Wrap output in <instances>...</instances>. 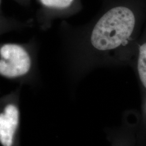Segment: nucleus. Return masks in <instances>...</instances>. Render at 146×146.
<instances>
[{
    "label": "nucleus",
    "instance_id": "obj_1",
    "mask_svg": "<svg viewBox=\"0 0 146 146\" xmlns=\"http://www.w3.org/2000/svg\"><path fill=\"white\" fill-rule=\"evenodd\" d=\"M135 18L130 9L117 6L100 18L92 30L91 43L96 50L107 51L127 43L134 30Z\"/></svg>",
    "mask_w": 146,
    "mask_h": 146
},
{
    "label": "nucleus",
    "instance_id": "obj_2",
    "mask_svg": "<svg viewBox=\"0 0 146 146\" xmlns=\"http://www.w3.org/2000/svg\"><path fill=\"white\" fill-rule=\"evenodd\" d=\"M31 66L28 52L17 44H4L0 49V74L13 78L26 74Z\"/></svg>",
    "mask_w": 146,
    "mask_h": 146
},
{
    "label": "nucleus",
    "instance_id": "obj_3",
    "mask_svg": "<svg viewBox=\"0 0 146 146\" xmlns=\"http://www.w3.org/2000/svg\"><path fill=\"white\" fill-rule=\"evenodd\" d=\"M19 122V112L15 106L9 104L0 114V142L3 146H12Z\"/></svg>",
    "mask_w": 146,
    "mask_h": 146
},
{
    "label": "nucleus",
    "instance_id": "obj_4",
    "mask_svg": "<svg viewBox=\"0 0 146 146\" xmlns=\"http://www.w3.org/2000/svg\"><path fill=\"white\" fill-rule=\"evenodd\" d=\"M137 69L140 80L146 88V43L139 47Z\"/></svg>",
    "mask_w": 146,
    "mask_h": 146
},
{
    "label": "nucleus",
    "instance_id": "obj_5",
    "mask_svg": "<svg viewBox=\"0 0 146 146\" xmlns=\"http://www.w3.org/2000/svg\"><path fill=\"white\" fill-rule=\"evenodd\" d=\"M74 0H40L41 3L47 8L62 9L72 4Z\"/></svg>",
    "mask_w": 146,
    "mask_h": 146
}]
</instances>
